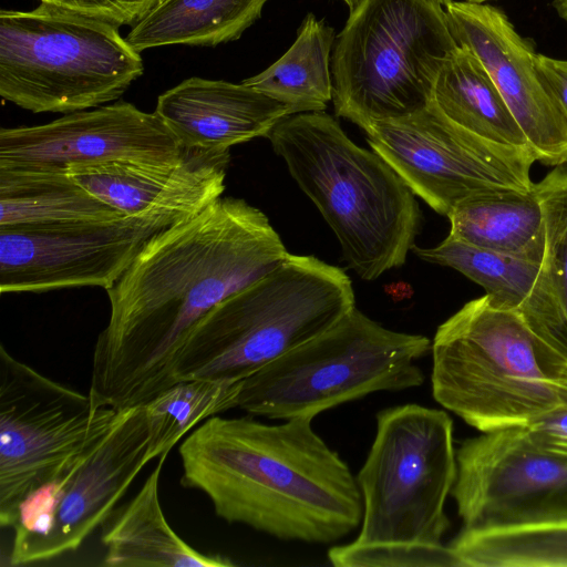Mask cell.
Here are the masks:
<instances>
[{
	"mask_svg": "<svg viewBox=\"0 0 567 567\" xmlns=\"http://www.w3.org/2000/svg\"><path fill=\"white\" fill-rule=\"evenodd\" d=\"M288 254L268 217L235 197L153 235L106 289L110 319L95 342L89 390L94 405H143L176 383L196 324Z\"/></svg>",
	"mask_w": 567,
	"mask_h": 567,
	"instance_id": "obj_1",
	"label": "cell"
},
{
	"mask_svg": "<svg viewBox=\"0 0 567 567\" xmlns=\"http://www.w3.org/2000/svg\"><path fill=\"white\" fill-rule=\"evenodd\" d=\"M312 420L212 416L179 446L181 484L204 493L229 524L282 540L337 542L361 524L363 501L349 466Z\"/></svg>",
	"mask_w": 567,
	"mask_h": 567,
	"instance_id": "obj_2",
	"label": "cell"
},
{
	"mask_svg": "<svg viewBox=\"0 0 567 567\" xmlns=\"http://www.w3.org/2000/svg\"><path fill=\"white\" fill-rule=\"evenodd\" d=\"M267 137L361 279L374 280L405 262L422 212L382 156L353 143L323 111L288 115Z\"/></svg>",
	"mask_w": 567,
	"mask_h": 567,
	"instance_id": "obj_3",
	"label": "cell"
},
{
	"mask_svg": "<svg viewBox=\"0 0 567 567\" xmlns=\"http://www.w3.org/2000/svg\"><path fill=\"white\" fill-rule=\"evenodd\" d=\"M431 353L434 400L481 433L527 426L563 402L567 361L486 293L437 328Z\"/></svg>",
	"mask_w": 567,
	"mask_h": 567,
	"instance_id": "obj_4",
	"label": "cell"
},
{
	"mask_svg": "<svg viewBox=\"0 0 567 567\" xmlns=\"http://www.w3.org/2000/svg\"><path fill=\"white\" fill-rule=\"evenodd\" d=\"M354 307L352 282L342 269L313 256L288 254L196 324L181 350L176 381H243Z\"/></svg>",
	"mask_w": 567,
	"mask_h": 567,
	"instance_id": "obj_5",
	"label": "cell"
},
{
	"mask_svg": "<svg viewBox=\"0 0 567 567\" xmlns=\"http://www.w3.org/2000/svg\"><path fill=\"white\" fill-rule=\"evenodd\" d=\"M457 47L445 7L435 0H362L331 54L336 115L364 131L426 107Z\"/></svg>",
	"mask_w": 567,
	"mask_h": 567,
	"instance_id": "obj_6",
	"label": "cell"
},
{
	"mask_svg": "<svg viewBox=\"0 0 567 567\" xmlns=\"http://www.w3.org/2000/svg\"><path fill=\"white\" fill-rule=\"evenodd\" d=\"M144 72L118 25L47 3L0 11V95L33 113H72L121 97Z\"/></svg>",
	"mask_w": 567,
	"mask_h": 567,
	"instance_id": "obj_7",
	"label": "cell"
},
{
	"mask_svg": "<svg viewBox=\"0 0 567 567\" xmlns=\"http://www.w3.org/2000/svg\"><path fill=\"white\" fill-rule=\"evenodd\" d=\"M422 334L382 327L355 307L332 327L241 382L237 408L272 420L313 419L379 391L420 386Z\"/></svg>",
	"mask_w": 567,
	"mask_h": 567,
	"instance_id": "obj_8",
	"label": "cell"
},
{
	"mask_svg": "<svg viewBox=\"0 0 567 567\" xmlns=\"http://www.w3.org/2000/svg\"><path fill=\"white\" fill-rule=\"evenodd\" d=\"M453 421L410 403L381 410L355 480L363 501L359 544H442L444 506L456 480Z\"/></svg>",
	"mask_w": 567,
	"mask_h": 567,
	"instance_id": "obj_9",
	"label": "cell"
},
{
	"mask_svg": "<svg viewBox=\"0 0 567 567\" xmlns=\"http://www.w3.org/2000/svg\"><path fill=\"white\" fill-rule=\"evenodd\" d=\"M121 411L41 374L0 346V525L19 505L94 449Z\"/></svg>",
	"mask_w": 567,
	"mask_h": 567,
	"instance_id": "obj_10",
	"label": "cell"
},
{
	"mask_svg": "<svg viewBox=\"0 0 567 567\" xmlns=\"http://www.w3.org/2000/svg\"><path fill=\"white\" fill-rule=\"evenodd\" d=\"M372 151L382 156L433 210L446 216L470 198L529 192L532 148L485 140L447 118L432 102L415 113L370 124Z\"/></svg>",
	"mask_w": 567,
	"mask_h": 567,
	"instance_id": "obj_11",
	"label": "cell"
},
{
	"mask_svg": "<svg viewBox=\"0 0 567 567\" xmlns=\"http://www.w3.org/2000/svg\"><path fill=\"white\" fill-rule=\"evenodd\" d=\"M147 450L144 404L122 410L94 449L19 505L10 564L45 561L76 550L147 464Z\"/></svg>",
	"mask_w": 567,
	"mask_h": 567,
	"instance_id": "obj_12",
	"label": "cell"
},
{
	"mask_svg": "<svg viewBox=\"0 0 567 567\" xmlns=\"http://www.w3.org/2000/svg\"><path fill=\"white\" fill-rule=\"evenodd\" d=\"M456 463L451 495L465 529L567 516V458L537 445L525 426L465 440Z\"/></svg>",
	"mask_w": 567,
	"mask_h": 567,
	"instance_id": "obj_13",
	"label": "cell"
},
{
	"mask_svg": "<svg viewBox=\"0 0 567 567\" xmlns=\"http://www.w3.org/2000/svg\"><path fill=\"white\" fill-rule=\"evenodd\" d=\"M166 223L141 216L0 227V291L110 288Z\"/></svg>",
	"mask_w": 567,
	"mask_h": 567,
	"instance_id": "obj_14",
	"label": "cell"
},
{
	"mask_svg": "<svg viewBox=\"0 0 567 567\" xmlns=\"http://www.w3.org/2000/svg\"><path fill=\"white\" fill-rule=\"evenodd\" d=\"M183 146L163 120L128 102L68 113L50 123L2 127L0 168L65 172L107 162H164Z\"/></svg>",
	"mask_w": 567,
	"mask_h": 567,
	"instance_id": "obj_15",
	"label": "cell"
},
{
	"mask_svg": "<svg viewBox=\"0 0 567 567\" xmlns=\"http://www.w3.org/2000/svg\"><path fill=\"white\" fill-rule=\"evenodd\" d=\"M445 10L456 42L485 66L537 162L567 163V120L542 76L532 42L491 4L452 1Z\"/></svg>",
	"mask_w": 567,
	"mask_h": 567,
	"instance_id": "obj_16",
	"label": "cell"
},
{
	"mask_svg": "<svg viewBox=\"0 0 567 567\" xmlns=\"http://www.w3.org/2000/svg\"><path fill=\"white\" fill-rule=\"evenodd\" d=\"M229 162V148L183 146L172 161L74 165L65 172L122 214L171 226L221 197Z\"/></svg>",
	"mask_w": 567,
	"mask_h": 567,
	"instance_id": "obj_17",
	"label": "cell"
},
{
	"mask_svg": "<svg viewBox=\"0 0 567 567\" xmlns=\"http://www.w3.org/2000/svg\"><path fill=\"white\" fill-rule=\"evenodd\" d=\"M184 147L229 148L266 136L288 106L244 84L193 76L162 93L154 111Z\"/></svg>",
	"mask_w": 567,
	"mask_h": 567,
	"instance_id": "obj_18",
	"label": "cell"
},
{
	"mask_svg": "<svg viewBox=\"0 0 567 567\" xmlns=\"http://www.w3.org/2000/svg\"><path fill=\"white\" fill-rule=\"evenodd\" d=\"M167 455L124 506L115 507L102 525V560L107 567H229L220 555L199 553L167 523L158 496L159 477Z\"/></svg>",
	"mask_w": 567,
	"mask_h": 567,
	"instance_id": "obj_19",
	"label": "cell"
},
{
	"mask_svg": "<svg viewBox=\"0 0 567 567\" xmlns=\"http://www.w3.org/2000/svg\"><path fill=\"white\" fill-rule=\"evenodd\" d=\"M533 189L545 219V250L538 277L518 311L567 361V163L555 166Z\"/></svg>",
	"mask_w": 567,
	"mask_h": 567,
	"instance_id": "obj_20",
	"label": "cell"
},
{
	"mask_svg": "<svg viewBox=\"0 0 567 567\" xmlns=\"http://www.w3.org/2000/svg\"><path fill=\"white\" fill-rule=\"evenodd\" d=\"M447 218L449 237L455 240L522 259L543 260L545 219L533 188L470 198L455 206Z\"/></svg>",
	"mask_w": 567,
	"mask_h": 567,
	"instance_id": "obj_21",
	"label": "cell"
},
{
	"mask_svg": "<svg viewBox=\"0 0 567 567\" xmlns=\"http://www.w3.org/2000/svg\"><path fill=\"white\" fill-rule=\"evenodd\" d=\"M268 0H159L125 37L137 52L185 44L216 47L240 38Z\"/></svg>",
	"mask_w": 567,
	"mask_h": 567,
	"instance_id": "obj_22",
	"label": "cell"
},
{
	"mask_svg": "<svg viewBox=\"0 0 567 567\" xmlns=\"http://www.w3.org/2000/svg\"><path fill=\"white\" fill-rule=\"evenodd\" d=\"M431 102L452 122L495 143L532 148L482 62L458 45L444 62Z\"/></svg>",
	"mask_w": 567,
	"mask_h": 567,
	"instance_id": "obj_23",
	"label": "cell"
},
{
	"mask_svg": "<svg viewBox=\"0 0 567 567\" xmlns=\"http://www.w3.org/2000/svg\"><path fill=\"white\" fill-rule=\"evenodd\" d=\"M122 216L66 172L0 168V227L103 221Z\"/></svg>",
	"mask_w": 567,
	"mask_h": 567,
	"instance_id": "obj_24",
	"label": "cell"
},
{
	"mask_svg": "<svg viewBox=\"0 0 567 567\" xmlns=\"http://www.w3.org/2000/svg\"><path fill=\"white\" fill-rule=\"evenodd\" d=\"M334 41V30L308 13L291 47L266 70L243 83L285 104L291 115L322 112L332 101Z\"/></svg>",
	"mask_w": 567,
	"mask_h": 567,
	"instance_id": "obj_25",
	"label": "cell"
},
{
	"mask_svg": "<svg viewBox=\"0 0 567 567\" xmlns=\"http://www.w3.org/2000/svg\"><path fill=\"white\" fill-rule=\"evenodd\" d=\"M449 546L464 567H567V516L511 527L463 528Z\"/></svg>",
	"mask_w": 567,
	"mask_h": 567,
	"instance_id": "obj_26",
	"label": "cell"
},
{
	"mask_svg": "<svg viewBox=\"0 0 567 567\" xmlns=\"http://www.w3.org/2000/svg\"><path fill=\"white\" fill-rule=\"evenodd\" d=\"M241 382L183 380L145 403L148 425L146 462L168 455L190 430L207 419L237 408Z\"/></svg>",
	"mask_w": 567,
	"mask_h": 567,
	"instance_id": "obj_27",
	"label": "cell"
},
{
	"mask_svg": "<svg viewBox=\"0 0 567 567\" xmlns=\"http://www.w3.org/2000/svg\"><path fill=\"white\" fill-rule=\"evenodd\" d=\"M420 259L450 267L480 285L492 300L518 310L538 277L542 262L471 246L451 237L432 248L413 246Z\"/></svg>",
	"mask_w": 567,
	"mask_h": 567,
	"instance_id": "obj_28",
	"label": "cell"
},
{
	"mask_svg": "<svg viewBox=\"0 0 567 567\" xmlns=\"http://www.w3.org/2000/svg\"><path fill=\"white\" fill-rule=\"evenodd\" d=\"M328 558L336 567H464L443 544L353 542L330 548Z\"/></svg>",
	"mask_w": 567,
	"mask_h": 567,
	"instance_id": "obj_29",
	"label": "cell"
},
{
	"mask_svg": "<svg viewBox=\"0 0 567 567\" xmlns=\"http://www.w3.org/2000/svg\"><path fill=\"white\" fill-rule=\"evenodd\" d=\"M56 8L133 27L159 0H40Z\"/></svg>",
	"mask_w": 567,
	"mask_h": 567,
	"instance_id": "obj_30",
	"label": "cell"
},
{
	"mask_svg": "<svg viewBox=\"0 0 567 567\" xmlns=\"http://www.w3.org/2000/svg\"><path fill=\"white\" fill-rule=\"evenodd\" d=\"M525 429L537 445L567 458V363L563 373L561 404Z\"/></svg>",
	"mask_w": 567,
	"mask_h": 567,
	"instance_id": "obj_31",
	"label": "cell"
},
{
	"mask_svg": "<svg viewBox=\"0 0 567 567\" xmlns=\"http://www.w3.org/2000/svg\"><path fill=\"white\" fill-rule=\"evenodd\" d=\"M538 69L567 120V60L538 54Z\"/></svg>",
	"mask_w": 567,
	"mask_h": 567,
	"instance_id": "obj_32",
	"label": "cell"
},
{
	"mask_svg": "<svg viewBox=\"0 0 567 567\" xmlns=\"http://www.w3.org/2000/svg\"><path fill=\"white\" fill-rule=\"evenodd\" d=\"M553 6L559 17L567 22V0H554Z\"/></svg>",
	"mask_w": 567,
	"mask_h": 567,
	"instance_id": "obj_33",
	"label": "cell"
},
{
	"mask_svg": "<svg viewBox=\"0 0 567 567\" xmlns=\"http://www.w3.org/2000/svg\"><path fill=\"white\" fill-rule=\"evenodd\" d=\"M343 1L348 6L350 11H353L361 3L362 0H343Z\"/></svg>",
	"mask_w": 567,
	"mask_h": 567,
	"instance_id": "obj_34",
	"label": "cell"
},
{
	"mask_svg": "<svg viewBox=\"0 0 567 567\" xmlns=\"http://www.w3.org/2000/svg\"><path fill=\"white\" fill-rule=\"evenodd\" d=\"M466 1L476 2V3H484L487 0H466Z\"/></svg>",
	"mask_w": 567,
	"mask_h": 567,
	"instance_id": "obj_35",
	"label": "cell"
}]
</instances>
